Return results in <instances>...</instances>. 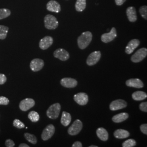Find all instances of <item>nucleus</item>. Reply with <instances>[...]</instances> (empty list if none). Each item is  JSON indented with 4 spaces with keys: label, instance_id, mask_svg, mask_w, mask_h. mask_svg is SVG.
<instances>
[{
    "label": "nucleus",
    "instance_id": "1",
    "mask_svg": "<svg viewBox=\"0 0 147 147\" xmlns=\"http://www.w3.org/2000/svg\"><path fill=\"white\" fill-rule=\"evenodd\" d=\"M93 38L92 33L89 31L84 32L81 34L78 39V45L81 50L88 47Z\"/></svg>",
    "mask_w": 147,
    "mask_h": 147
},
{
    "label": "nucleus",
    "instance_id": "2",
    "mask_svg": "<svg viewBox=\"0 0 147 147\" xmlns=\"http://www.w3.org/2000/svg\"><path fill=\"white\" fill-rule=\"evenodd\" d=\"M61 106L59 103H55L51 105L47 111V115L50 119H56L59 115Z\"/></svg>",
    "mask_w": 147,
    "mask_h": 147
},
{
    "label": "nucleus",
    "instance_id": "3",
    "mask_svg": "<svg viewBox=\"0 0 147 147\" xmlns=\"http://www.w3.org/2000/svg\"><path fill=\"white\" fill-rule=\"evenodd\" d=\"M44 25L48 30H55L58 26V22L55 16L47 14L44 18Z\"/></svg>",
    "mask_w": 147,
    "mask_h": 147
},
{
    "label": "nucleus",
    "instance_id": "4",
    "mask_svg": "<svg viewBox=\"0 0 147 147\" xmlns=\"http://www.w3.org/2000/svg\"><path fill=\"white\" fill-rule=\"evenodd\" d=\"M147 49L142 47L138 49L131 57V61L134 63H139L147 57Z\"/></svg>",
    "mask_w": 147,
    "mask_h": 147
},
{
    "label": "nucleus",
    "instance_id": "5",
    "mask_svg": "<svg viewBox=\"0 0 147 147\" xmlns=\"http://www.w3.org/2000/svg\"><path fill=\"white\" fill-rule=\"evenodd\" d=\"M83 127V124L80 119H76L74 121L72 125L69 127L68 132L71 136H75L79 134Z\"/></svg>",
    "mask_w": 147,
    "mask_h": 147
},
{
    "label": "nucleus",
    "instance_id": "6",
    "mask_svg": "<svg viewBox=\"0 0 147 147\" xmlns=\"http://www.w3.org/2000/svg\"><path fill=\"white\" fill-rule=\"evenodd\" d=\"M101 53L100 51H94L91 53L86 61V63L89 66H92L98 63L101 58Z\"/></svg>",
    "mask_w": 147,
    "mask_h": 147
},
{
    "label": "nucleus",
    "instance_id": "7",
    "mask_svg": "<svg viewBox=\"0 0 147 147\" xmlns=\"http://www.w3.org/2000/svg\"><path fill=\"white\" fill-rule=\"evenodd\" d=\"M117 36V31L115 27H112L110 32L109 33H106L101 35V40L103 42L108 43L113 40Z\"/></svg>",
    "mask_w": 147,
    "mask_h": 147
},
{
    "label": "nucleus",
    "instance_id": "8",
    "mask_svg": "<svg viewBox=\"0 0 147 147\" xmlns=\"http://www.w3.org/2000/svg\"><path fill=\"white\" fill-rule=\"evenodd\" d=\"M55 132V127L53 124L48 125L42 131V138L43 141H47L50 139Z\"/></svg>",
    "mask_w": 147,
    "mask_h": 147
},
{
    "label": "nucleus",
    "instance_id": "9",
    "mask_svg": "<svg viewBox=\"0 0 147 147\" xmlns=\"http://www.w3.org/2000/svg\"><path fill=\"white\" fill-rule=\"evenodd\" d=\"M74 100L79 105L84 106L87 105L88 102V95L86 93H78L74 96Z\"/></svg>",
    "mask_w": 147,
    "mask_h": 147
},
{
    "label": "nucleus",
    "instance_id": "10",
    "mask_svg": "<svg viewBox=\"0 0 147 147\" xmlns=\"http://www.w3.org/2000/svg\"><path fill=\"white\" fill-rule=\"evenodd\" d=\"M35 105V101L32 98H26L22 100L19 104V108L22 111H27Z\"/></svg>",
    "mask_w": 147,
    "mask_h": 147
},
{
    "label": "nucleus",
    "instance_id": "11",
    "mask_svg": "<svg viewBox=\"0 0 147 147\" xmlns=\"http://www.w3.org/2000/svg\"><path fill=\"white\" fill-rule=\"evenodd\" d=\"M53 56L55 58H58L62 61H66L70 57L68 52L62 48L56 50L53 53Z\"/></svg>",
    "mask_w": 147,
    "mask_h": 147
},
{
    "label": "nucleus",
    "instance_id": "12",
    "mask_svg": "<svg viewBox=\"0 0 147 147\" xmlns=\"http://www.w3.org/2000/svg\"><path fill=\"white\" fill-rule=\"evenodd\" d=\"M127 106V102L125 100L117 99L111 102L110 105V109L111 111H117L123 109Z\"/></svg>",
    "mask_w": 147,
    "mask_h": 147
},
{
    "label": "nucleus",
    "instance_id": "13",
    "mask_svg": "<svg viewBox=\"0 0 147 147\" xmlns=\"http://www.w3.org/2000/svg\"><path fill=\"white\" fill-rule=\"evenodd\" d=\"M30 68L34 72L38 71L42 69L44 66V61L40 58H34L30 63Z\"/></svg>",
    "mask_w": 147,
    "mask_h": 147
},
{
    "label": "nucleus",
    "instance_id": "14",
    "mask_svg": "<svg viewBox=\"0 0 147 147\" xmlns=\"http://www.w3.org/2000/svg\"><path fill=\"white\" fill-rule=\"evenodd\" d=\"M53 39L51 36H46L42 38L39 44V47L43 50H47L53 45Z\"/></svg>",
    "mask_w": 147,
    "mask_h": 147
},
{
    "label": "nucleus",
    "instance_id": "15",
    "mask_svg": "<svg viewBox=\"0 0 147 147\" xmlns=\"http://www.w3.org/2000/svg\"><path fill=\"white\" fill-rule=\"evenodd\" d=\"M78 84V81L75 79L70 78H65L61 80V84L65 88H75L76 87Z\"/></svg>",
    "mask_w": 147,
    "mask_h": 147
},
{
    "label": "nucleus",
    "instance_id": "16",
    "mask_svg": "<svg viewBox=\"0 0 147 147\" xmlns=\"http://www.w3.org/2000/svg\"><path fill=\"white\" fill-rule=\"evenodd\" d=\"M47 11L58 13L61 11V5L58 2L55 0L50 1L47 5Z\"/></svg>",
    "mask_w": 147,
    "mask_h": 147
},
{
    "label": "nucleus",
    "instance_id": "17",
    "mask_svg": "<svg viewBox=\"0 0 147 147\" xmlns=\"http://www.w3.org/2000/svg\"><path fill=\"white\" fill-rule=\"evenodd\" d=\"M140 44V41L138 39H132L127 44L125 48V53L127 54H131L134 52V51L138 47Z\"/></svg>",
    "mask_w": 147,
    "mask_h": 147
},
{
    "label": "nucleus",
    "instance_id": "18",
    "mask_svg": "<svg viewBox=\"0 0 147 147\" xmlns=\"http://www.w3.org/2000/svg\"><path fill=\"white\" fill-rule=\"evenodd\" d=\"M125 84L127 86L135 88H142L144 87V84L143 82L139 79H131L127 80Z\"/></svg>",
    "mask_w": 147,
    "mask_h": 147
},
{
    "label": "nucleus",
    "instance_id": "19",
    "mask_svg": "<svg viewBox=\"0 0 147 147\" xmlns=\"http://www.w3.org/2000/svg\"><path fill=\"white\" fill-rule=\"evenodd\" d=\"M126 16L129 21L134 22L137 20L136 11L134 7H129L126 9Z\"/></svg>",
    "mask_w": 147,
    "mask_h": 147
},
{
    "label": "nucleus",
    "instance_id": "20",
    "mask_svg": "<svg viewBox=\"0 0 147 147\" xmlns=\"http://www.w3.org/2000/svg\"><path fill=\"white\" fill-rule=\"evenodd\" d=\"M96 134L98 138L102 141H106L109 139V133L104 127H99L96 131Z\"/></svg>",
    "mask_w": 147,
    "mask_h": 147
},
{
    "label": "nucleus",
    "instance_id": "21",
    "mask_svg": "<svg viewBox=\"0 0 147 147\" xmlns=\"http://www.w3.org/2000/svg\"><path fill=\"white\" fill-rule=\"evenodd\" d=\"M128 118L129 114L125 112H123L113 116L112 118V120L114 123H120L121 122H123L124 121H126Z\"/></svg>",
    "mask_w": 147,
    "mask_h": 147
},
{
    "label": "nucleus",
    "instance_id": "22",
    "mask_svg": "<svg viewBox=\"0 0 147 147\" xmlns=\"http://www.w3.org/2000/svg\"><path fill=\"white\" fill-rule=\"evenodd\" d=\"M115 137L118 139H124L130 136L129 132L124 129H117L113 133Z\"/></svg>",
    "mask_w": 147,
    "mask_h": 147
},
{
    "label": "nucleus",
    "instance_id": "23",
    "mask_svg": "<svg viewBox=\"0 0 147 147\" xmlns=\"http://www.w3.org/2000/svg\"><path fill=\"white\" fill-rule=\"evenodd\" d=\"M71 121V116L70 114L65 111H63L61 119V123L63 126H68Z\"/></svg>",
    "mask_w": 147,
    "mask_h": 147
},
{
    "label": "nucleus",
    "instance_id": "24",
    "mask_svg": "<svg viewBox=\"0 0 147 147\" xmlns=\"http://www.w3.org/2000/svg\"><path fill=\"white\" fill-rule=\"evenodd\" d=\"M132 98L136 101H142L147 98V94L143 91H136L132 94Z\"/></svg>",
    "mask_w": 147,
    "mask_h": 147
},
{
    "label": "nucleus",
    "instance_id": "25",
    "mask_svg": "<svg viewBox=\"0 0 147 147\" xmlns=\"http://www.w3.org/2000/svg\"><path fill=\"white\" fill-rule=\"evenodd\" d=\"M86 7V0H77L75 3L76 11L81 12L84 11Z\"/></svg>",
    "mask_w": 147,
    "mask_h": 147
},
{
    "label": "nucleus",
    "instance_id": "26",
    "mask_svg": "<svg viewBox=\"0 0 147 147\" xmlns=\"http://www.w3.org/2000/svg\"><path fill=\"white\" fill-rule=\"evenodd\" d=\"M28 118L32 122L36 123V122L38 121L39 120L40 116H39V115L38 114V112H36V111H32L28 113Z\"/></svg>",
    "mask_w": 147,
    "mask_h": 147
},
{
    "label": "nucleus",
    "instance_id": "27",
    "mask_svg": "<svg viewBox=\"0 0 147 147\" xmlns=\"http://www.w3.org/2000/svg\"><path fill=\"white\" fill-rule=\"evenodd\" d=\"M9 31V28L7 26L0 25V39H5Z\"/></svg>",
    "mask_w": 147,
    "mask_h": 147
},
{
    "label": "nucleus",
    "instance_id": "28",
    "mask_svg": "<svg viewBox=\"0 0 147 147\" xmlns=\"http://www.w3.org/2000/svg\"><path fill=\"white\" fill-rule=\"evenodd\" d=\"M24 136L28 142L31 143L33 144H36L37 143V137L36 136H35L34 135L31 134L30 133H25L24 134Z\"/></svg>",
    "mask_w": 147,
    "mask_h": 147
},
{
    "label": "nucleus",
    "instance_id": "29",
    "mask_svg": "<svg viewBox=\"0 0 147 147\" xmlns=\"http://www.w3.org/2000/svg\"><path fill=\"white\" fill-rule=\"evenodd\" d=\"M11 12L10 10L6 8L0 9V20L7 18L11 15Z\"/></svg>",
    "mask_w": 147,
    "mask_h": 147
},
{
    "label": "nucleus",
    "instance_id": "30",
    "mask_svg": "<svg viewBox=\"0 0 147 147\" xmlns=\"http://www.w3.org/2000/svg\"><path fill=\"white\" fill-rule=\"evenodd\" d=\"M136 146V141L134 139H129L123 143V147H134Z\"/></svg>",
    "mask_w": 147,
    "mask_h": 147
},
{
    "label": "nucleus",
    "instance_id": "31",
    "mask_svg": "<svg viewBox=\"0 0 147 147\" xmlns=\"http://www.w3.org/2000/svg\"><path fill=\"white\" fill-rule=\"evenodd\" d=\"M140 13L142 16V18L145 19H147V7L146 5H143L140 8Z\"/></svg>",
    "mask_w": 147,
    "mask_h": 147
},
{
    "label": "nucleus",
    "instance_id": "32",
    "mask_svg": "<svg viewBox=\"0 0 147 147\" xmlns=\"http://www.w3.org/2000/svg\"><path fill=\"white\" fill-rule=\"evenodd\" d=\"M13 126L18 129H23L25 127V124L18 119H16L13 121Z\"/></svg>",
    "mask_w": 147,
    "mask_h": 147
},
{
    "label": "nucleus",
    "instance_id": "33",
    "mask_svg": "<svg viewBox=\"0 0 147 147\" xmlns=\"http://www.w3.org/2000/svg\"><path fill=\"white\" fill-rule=\"evenodd\" d=\"M9 103V100L5 96H0V105H7Z\"/></svg>",
    "mask_w": 147,
    "mask_h": 147
},
{
    "label": "nucleus",
    "instance_id": "34",
    "mask_svg": "<svg viewBox=\"0 0 147 147\" xmlns=\"http://www.w3.org/2000/svg\"><path fill=\"white\" fill-rule=\"evenodd\" d=\"M140 109L141 110L147 112V102H142L140 105Z\"/></svg>",
    "mask_w": 147,
    "mask_h": 147
},
{
    "label": "nucleus",
    "instance_id": "35",
    "mask_svg": "<svg viewBox=\"0 0 147 147\" xmlns=\"http://www.w3.org/2000/svg\"><path fill=\"white\" fill-rule=\"evenodd\" d=\"M5 145L7 147H14L15 146V143L11 139H7L5 141Z\"/></svg>",
    "mask_w": 147,
    "mask_h": 147
},
{
    "label": "nucleus",
    "instance_id": "36",
    "mask_svg": "<svg viewBox=\"0 0 147 147\" xmlns=\"http://www.w3.org/2000/svg\"><path fill=\"white\" fill-rule=\"evenodd\" d=\"M140 130L143 134L144 135H147V124H143L140 126Z\"/></svg>",
    "mask_w": 147,
    "mask_h": 147
},
{
    "label": "nucleus",
    "instance_id": "37",
    "mask_svg": "<svg viewBox=\"0 0 147 147\" xmlns=\"http://www.w3.org/2000/svg\"><path fill=\"white\" fill-rule=\"evenodd\" d=\"M6 81H7V78L5 75L0 74V84H5Z\"/></svg>",
    "mask_w": 147,
    "mask_h": 147
},
{
    "label": "nucleus",
    "instance_id": "38",
    "mask_svg": "<svg viewBox=\"0 0 147 147\" xmlns=\"http://www.w3.org/2000/svg\"><path fill=\"white\" fill-rule=\"evenodd\" d=\"M126 0H115L116 5H121L124 3Z\"/></svg>",
    "mask_w": 147,
    "mask_h": 147
},
{
    "label": "nucleus",
    "instance_id": "39",
    "mask_svg": "<svg viewBox=\"0 0 147 147\" xmlns=\"http://www.w3.org/2000/svg\"><path fill=\"white\" fill-rule=\"evenodd\" d=\"M73 147H82V144L81 143V142L80 141H76L72 145Z\"/></svg>",
    "mask_w": 147,
    "mask_h": 147
},
{
    "label": "nucleus",
    "instance_id": "40",
    "mask_svg": "<svg viewBox=\"0 0 147 147\" xmlns=\"http://www.w3.org/2000/svg\"><path fill=\"white\" fill-rule=\"evenodd\" d=\"M19 147H29L30 146L28 145H27L26 143H21L19 146Z\"/></svg>",
    "mask_w": 147,
    "mask_h": 147
},
{
    "label": "nucleus",
    "instance_id": "41",
    "mask_svg": "<svg viewBox=\"0 0 147 147\" xmlns=\"http://www.w3.org/2000/svg\"><path fill=\"white\" fill-rule=\"evenodd\" d=\"M89 147H98V146H93L92 145V146H90Z\"/></svg>",
    "mask_w": 147,
    "mask_h": 147
}]
</instances>
